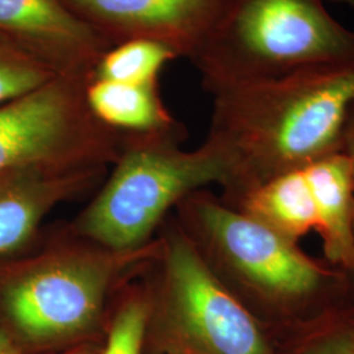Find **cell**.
Segmentation results:
<instances>
[{
    "mask_svg": "<svg viewBox=\"0 0 354 354\" xmlns=\"http://www.w3.org/2000/svg\"><path fill=\"white\" fill-rule=\"evenodd\" d=\"M105 169L30 165L0 172V257L28 252L44 218L58 203L95 185Z\"/></svg>",
    "mask_w": 354,
    "mask_h": 354,
    "instance_id": "30bf717a",
    "label": "cell"
},
{
    "mask_svg": "<svg viewBox=\"0 0 354 354\" xmlns=\"http://www.w3.org/2000/svg\"><path fill=\"white\" fill-rule=\"evenodd\" d=\"M324 260L349 273L354 266V187L346 156L335 152L304 167Z\"/></svg>",
    "mask_w": 354,
    "mask_h": 354,
    "instance_id": "8fae6325",
    "label": "cell"
},
{
    "mask_svg": "<svg viewBox=\"0 0 354 354\" xmlns=\"http://www.w3.org/2000/svg\"><path fill=\"white\" fill-rule=\"evenodd\" d=\"M178 58L175 51L150 39H129L102 54L89 79L130 84H158L167 64Z\"/></svg>",
    "mask_w": 354,
    "mask_h": 354,
    "instance_id": "5bb4252c",
    "label": "cell"
},
{
    "mask_svg": "<svg viewBox=\"0 0 354 354\" xmlns=\"http://www.w3.org/2000/svg\"><path fill=\"white\" fill-rule=\"evenodd\" d=\"M88 79L55 76L0 108V172L30 165L73 171L114 165L125 136L91 113L84 96Z\"/></svg>",
    "mask_w": 354,
    "mask_h": 354,
    "instance_id": "52a82bcc",
    "label": "cell"
},
{
    "mask_svg": "<svg viewBox=\"0 0 354 354\" xmlns=\"http://www.w3.org/2000/svg\"><path fill=\"white\" fill-rule=\"evenodd\" d=\"M0 354H26L23 353L16 344L0 329Z\"/></svg>",
    "mask_w": 354,
    "mask_h": 354,
    "instance_id": "ffe728a7",
    "label": "cell"
},
{
    "mask_svg": "<svg viewBox=\"0 0 354 354\" xmlns=\"http://www.w3.org/2000/svg\"><path fill=\"white\" fill-rule=\"evenodd\" d=\"M354 7V0H339ZM326 0H227L190 58L210 93L324 67H354V32Z\"/></svg>",
    "mask_w": 354,
    "mask_h": 354,
    "instance_id": "277c9868",
    "label": "cell"
},
{
    "mask_svg": "<svg viewBox=\"0 0 354 354\" xmlns=\"http://www.w3.org/2000/svg\"><path fill=\"white\" fill-rule=\"evenodd\" d=\"M111 46L150 39L192 58L227 0H62Z\"/></svg>",
    "mask_w": 354,
    "mask_h": 354,
    "instance_id": "ba28073f",
    "label": "cell"
},
{
    "mask_svg": "<svg viewBox=\"0 0 354 354\" xmlns=\"http://www.w3.org/2000/svg\"><path fill=\"white\" fill-rule=\"evenodd\" d=\"M147 319V289H127L114 311L102 354L143 353Z\"/></svg>",
    "mask_w": 354,
    "mask_h": 354,
    "instance_id": "2e32d148",
    "label": "cell"
},
{
    "mask_svg": "<svg viewBox=\"0 0 354 354\" xmlns=\"http://www.w3.org/2000/svg\"><path fill=\"white\" fill-rule=\"evenodd\" d=\"M143 349L153 354H279L277 340L215 277L178 223L160 239Z\"/></svg>",
    "mask_w": 354,
    "mask_h": 354,
    "instance_id": "8992f818",
    "label": "cell"
},
{
    "mask_svg": "<svg viewBox=\"0 0 354 354\" xmlns=\"http://www.w3.org/2000/svg\"><path fill=\"white\" fill-rule=\"evenodd\" d=\"M176 207L177 223L215 277L276 340L354 304L345 270L310 256L212 192L196 190Z\"/></svg>",
    "mask_w": 354,
    "mask_h": 354,
    "instance_id": "7a4b0ae2",
    "label": "cell"
},
{
    "mask_svg": "<svg viewBox=\"0 0 354 354\" xmlns=\"http://www.w3.org/2000/svg\"><path fill=\"white\" fill-rule=\"evenodd\" d=\"M91 113L121 134L151 136L185 133L165 108L158 84H130L88 79L84 91Z\"/></svg>",
    "mask_w": 354,
    "mask_h": 354,
    "instance_id": "7c38bea8",
    "label": "cell"
},
{
    "mask_svg": "<svg viewBox=\"0 0 354 354\" xmlns=\"http://www.w3.org/2000/svg\"><path fill=\"white\" fill-rule=\"evenodd\" d=\"M102 348H104V344L99 340H89V342H82L62 351L48 354H102Z\"/></svg>",
    "mask_w": 354,
    "mask_h": 354,
    "instance_id": "d6986e66",
    "label": "cell"
},
{
    "mask_svg": "<svg viewBox=\"0 0 354 354\" xmlns=\"http://www.w3.org/2000/svg\"><path fill=\"white\" fill-rule=\"evenodd\" d=\"M55 76L0 35V108L42 87Z\"/></svg>",
    "mask_w": 354,
    "mask_h": 354,
    "instance_id": "e0dca14e",
    "label": "cell"
},
{
    "mask_svg": "<svg viewBox=\"0 0 354 354\" xmlns=\"http://www.w3.org/2000/svg\"><path fill=\"white\" fill-rule=\"evenodd\" d=\"M340 151L346 156L349 165H351L354 187V99L353 102H351L346 115H345V121H344V127H342V150ZM348 276H349L351 283H352L354 295V266L352 270L348 273Z\"/></svg>",
    "mask_w": 354,
    "mask_h": 354,
    "instance_id": "ac0fdd59",
    "label": "cell"
},
{
    "mask_svg": "<svg viewBox=\"0 0 354 354\" xmlns=\"http://www.w3.org/2000/svg\"><path fill=\"white\" fill-rule=\"evenodd\" d=\"M82 241L0 257V329L23 353L96 340L114 290L160 251V241L136 251Z\"/></svg>",
    "mask_w": 354,
    "mask_h": 354,
    "instance_id": "3957f363",
    "label": "cell"
},
{
    "mask_svg": "<svg viewBox=\"0 0 354 354\" xmlns=\"http://www.w3.org/2000/svg\"><path fill=\"white\" fill-rule=\"evenodd\" d=\"M206 142L228 171L219 196L232 205L247 192L342 150L354 99V67H324L218 89Z\"/></svg>",
    "mask_w": 354,
    "mask_h": 354,
    "instance_id": "6da1fadb",
    "label": "cell"
},
{
    "mask_svg": "<svg viewBox=\"0 0 354 354\" xmlns=\"http://www.w3.org/2000/svg\"><path fill=\"white\" fill-rule=\"evenodd\" d=\"M0 35L57 76L89 77L112 48L62 0H0Z\"/></svg>",
    "mask_w": 354,
    "mask_h": 354,
    "instance_id": "9c48e42d",
    "label": "cell"
},
{
    "mask_svg": "<svg viewBox=\"0 0 354 354\" xmlns=\"http://www.w3.org/2000/svg\"><path fill=\"white\" fill-rule=\"evenodd\" d=\"M228 206L295 243L317 226L315 203L304 168L270 178Z\"/></svg>",
    "mask_w": 354,
    "mask_h": 354,
    "instance_id": "4fadbf2b",
    "label": "cell"
},
{
    "mask_svg": "<svg viewBox=\"0 0 354 354\" xmlns=\"http://www.w3.org/2000/svg\"><path fill=\"white\" fill-rule=\"evenodd\" d=\"M279 354H354V304L277 340Z\"/></svg>",
    "mask_w": 354,
    "mask_h": 354,
    "instance_id": "9a60e30c",
    "label": "cell"
},
{
    "mask_svg": "<svg viewBox=\"0 0 354 354\" xmlns=\"http://www.w3.org/2000/svg\"><path fill=\"white\" fill-rule=\"evenodd\" d=\"M185 133L130 136L112 175L75 222L84 241L113 251H136L151 243L165 215L196 190L218 184L228 171L209 142L192 151L180 149Z\"/></svg>",
    "mask_w": 354,
    "mask_h": 354,
    "instance_id": "5b68a950",
    "label": "cell"
}]
</instances>
